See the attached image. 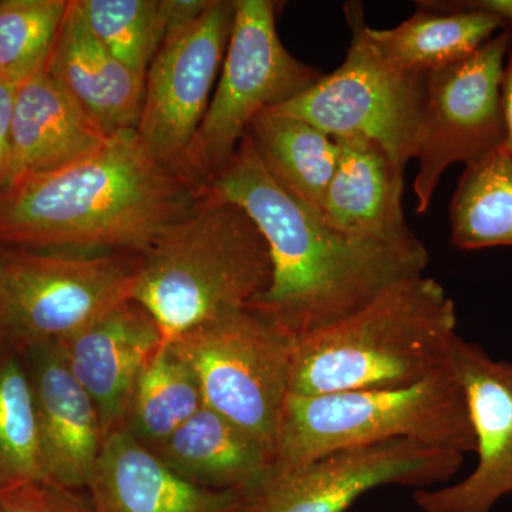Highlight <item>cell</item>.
Wrapping results in <instances>:
<instances>
[{"instance_id":"obj_20","label":"cell","mask_w":512,"mask_h":512,"mask_svg":"<svg viewBox=\"0 0 512 512\" xmlns=\"http://www.w3.org/2000/svg\"><path fill=\"white\" fill-rule=\"evenodd\" d=\"M178 476L218 491H242L274 464L271 448L207 407L148 447Z\"/></svg>"},{"instance_id":"obj_30","label":"cell","mask_w":512,"mask_h":512,"mask_svg":"<svg viewBox=\"0 0 512 512\" xmlns=\"http://www.w3.org/2000/svg\"><path fill=\"white\" fill-rule=\"evenodd\" d=\"M424 8L437 10H464L493 16L503 23L504 29L512 30V0H461V2H420Z\"/></svg>"},{"instance_id":"obj_27","label":"cell","mask_w":512,"mask_h":512,"mask_svg":"<svg viewBox=\"0 0 512 512\" xmlns=\"http://www.w3.org/2000/svg\"><path fill=\"white\" fill-rule=\"evenodd\" d=\"M70 0L0 2V77L22 83L49 63Z\"/></svg>"},{"instance_id":"obj_11","label":"cell","mask_w":512,"mask_h":512,"mask_svg":"<svg viewBox=\"0 0 512 512\" xmlns=\"http://www.w3.org/2000/svg\"><path fill=\"white\" fill-rule=\"evenodd\" d=\"M464 456L397 439L342 448L299 466H276L242 491V512H346L362 495L403 485L437 487L456 476Z\"/></svg>"},{"instance_id":"obj_14","label":"cell","mask_w":512,"mask_h":512,"mask_svg":"<svg viewBox=\"0 0 512 512\" xmlns=\"http://www.w3.org/2000/svg\"><path fill=\"white\" fill-rule=\"evenodd\" d=\"M164 343L156 320L133 299L59 342L70 372L96 404L104 440L123 429L134 384Z\"/></svg>"},{"instance_id":"obj_17","label":"cell","mask_w":512,"mask_h":512,"mask_svg":"<svg viewBox=\"0 0 512 512\" xmlns=\"http://www.w3.org/2000/svg\"><path fill=\"white\" fill-rule=\"evenodd\" d=\"M109 138L46 64L23 80L16 92L6 185L26 175L66 167L92 154Z\"/></svg>"},{"instance_id":"obj_19","label":"cell","mask_w":512,"mask_h":512,"mask_svg":"<svg viewBox=\"0 0 512 512\" xmlns=\"http://www.w3.org/2000/svg\"><path fill=\"white\" fill-rule=\"evenodd\" d=\"M339 160L323 197L320 217L349 237L412 242L404 220L403 168L379 144L338 140Z\"/></svg>"},{"instance_id":"obj_24","label":"cell","mask_w":512,"mask_h":512,"mask_svg":"<svg viewBox=\"0 0 512 512\" xmlns=\"http://www.w3.org/2000/svg\"><path fill=\"white\" fill-rule=\"evenodd\" d=\"M450 220L457 248L512 247V154L507 148L466 168Z\"/></svg>"},{"instance_id":"obj_8","label":"cell","mask_w":512,"mask_h":512,"mask_svg":"<svg viewBox=\"0 0 512 512\" xmlns=\"http://www.w3.org/2000/svg\"><path fill=\"white\" fill-rule=\"evenodd\" d=\"M352 43L335 72L275 111L308 121L335 140L372 141L402 167L416 158L426 76L384 62L367 43L359 3L346 5Z\"/></svg>"},{"instance_id":"obj_16","label":"cell","mask_w":512,"mask_h":512,"mask_svg":"<svg viewBox=\"0 0 512 512\" xmlns=\"http://www.w3.org/2000/svg\"><path fill=\"white\" fill-rule=\"evenodd\" d=\"M87 488L93 512H242L244 507L239 491L185 480L124 430L104 440Z\"/></svg>"},{"instance_id":"obj_26","label":"cell","mask_w":512,"mask_h":512,"mask_svg":"<svg viewBox=\"0 0 512 512\" xmlns=\"http://www.w3.org/2000/svg\"><path fill=\"white\" fill-rule=\"evenodd\" d=\"M87 26L124 66L146 79L167 28L160 0H77Z\"/></svg>"},{"instance_id":"obj_10","label":"cell","mask_w":512,"mask_h":512,"mask_svg":"<svg viewBox=\"0 0 512 512\" xmlns=\"http://www.w3.org/2000/svg\"><path fill=\"white\" fill-rule=\"evenodd\" d=\"M512 30L491 37L473 55L426 76L417 143L416 211H427L444 171L480 163L505 147L503 82Z\"/></svg>"},{"instance_id":"obj_1","label":"cell","mask_w":512,"mask_h":512,"mask_svg":"<svg viewBox=\"0 0 512 512\" xmlns=\"http://www.w3.org/2000/svg\"><path fill=\"white\" fill-rule=\"evenodd\" d=\"M202 192L241 207L261 232L272 281L249 308L292 340L348 318L390 286L423 275L429 264L419 239L355 238L329 227L276 183L247 134Z\"/></svg>"},{"instance_id":"obj_29","label":"cell","mask_w":512,"mask_h":512,"mask_svg":"<svg viewBox=\"0 0 512 512\" xmlns=\"http://www.w3.org/2000/svg\"><path fill=\"white\" fill-rule=\"evenodd\" d=\"M20 83L0 77V187L8 184L10 161V130L13 106Z\"/></svg>"},{"instance_id":"obj_32","label":"cell","mask_w":512,"mask_h":512,"mask_svg":"<svg viewBox=\"0 0 512 512\" xmlns=\"http://www.w3.org/2000/svg\"><path fill=\"white\" fill-rule=\"evenodd\" d=\"M503 109L505 128H507V140H505V148H507L508 153L512 154V57L510 64L505 66L503 82Z\"/></svg>"},{"instance_id":"obj_25","label":"cell","mask_w":512,"mask_h":512,"mask_svg":"<svg viewBox=\"0 0 512 512\" xmlns=\"http://www.w3.org/2000/svg\"><path fill=\"white\" fill-rule=\"evenodd\" d=\"M47 481L37 434L29 370L9 350H0V494Z\"/></svg>"},{"instance_id":"obj_22","label":"cell","mask_w":512,"mask_h":512,"mask_svg":"<svg viewBox=\"0 0 512 512\" xmlns=\"http://www.w3.org/2000/svg\"><path fill=\"white\" fill-rule=\"evenodd\" d=\"M245 134L276 183L320 214L338 165V140L308 121L272 109L256 114Z\"/></svg>"},{"instance_id":"obj_9","label":"cell","mask_w":512,"mask_h":512,"mask_svg":"<svg viewBox=\"0 0 512 512\" xmlns=\"http://www.w3.org/2000/svg\"><path fill=\"white\" fill-rule=\"evenodd\" d=\"M134 265L113 255L12 252L0 259V339L29 350L63 342L130 299Z\"/></svg>"},{"instance_id":"obj_3","label":"cell","mask_w":512,"mask_h":512,"mask_svg":"<svg viewBox=\"0 0 512 512\" xmlns=\"http://www.w3.org/2000/svg\"><path fill=\"white\" fill-rule=\"evenodd\" d=\"M458 338L453 299L436 279L413 276L293 340L289 390L313 396L410 386L450 370Z\"/></svg>"},{"instance_id":"obj_12","label":"cell","mask_w":512,"mask_h":512,"mask_svg":"<svg viewBox=\"0 0 512 512\" xmlns=\"http://www.w3.org/2000/svg\"><path fill=\"white\" fill-rule=\"evenodd\" d=\"M234 13L235 0H211L200 18L165 36L147 70L136 131L148 150L183 178L188 148L220 76Z\"/></svg>"},{"instance_id":"obj_4","label":"cell","mask_w":512,"mask_h":512,"mask_svg":"<svg viewBox=\"0 0 512 512\" xmlns=\"http://www.w3.org/2000/svg\"><path fill=\"white\" fill-rule=\"evenodd\" d=\"M272 281L268 245L247 212L201 192L134 265L130 299L143 306L165 343L249 308Z\"/></svg>"},{"instance_id":"obj_7","label":"cell","mask_w":512,"mask_h":512,"mask_svg":"<svg viewBox=\"0 0 512 512\" xmlns=\"http://www.w3.org/2000/svg\"><path fill=\"white\" fill-rule=\"evenodd\" d=\"M293 340L251 308L188 330L168 345L190 366L204 407L271 448L291 393Z\"/></svg>"},{"instance_id":"obj_18","label":"cell","mask_w":512,"mask_h":512,"mask_svg":"<svg viewBox=\"0 0 512 512\" xmlns=\"http://www.w3.org/2000/svg\"><path fill=\"white\" fill-rule=\"evenodd\" d=\"M47 67L107 136L136 130L146 79L101 45L87 26L77 0L69 2Z\"/></svg>"},{"instance_id":"obj_31","label":"cell","mask_w":512,"mask_h":512,"mask_svg":"<svg viewBox=\"0 0 512 512\" xmlns=\"http://www.w3.org/2000/svg\"><path fill=\"white\" fill-rule=\"evenodd\" d=\"M211 5V0H160L167 35L190 25Z\"/></svg>"},{"instance_id":"obj_2","label":"cell","mask_w":512,"mask_h":512,"mask_svg":"<svg viewBox=\"0 0 512 512\" xmlns=\"http://www.w3.org/2000/svg\"><path fill=\"white\" fill-rule=\"evenodd\" d=\"M200 195L136 130L124 131L66 167L2 188L0 239L33 249L143 254Z\"/></svg>"},{"instance_id":"obj_21","label":"cell","mask_w":512,"mask_h":512,"mask_svg":"<svg viewBox=\"0 0 512 512\" xmlns=\"http://www.w3.org/2000/svg\"><path fill=\"white\" fill-rule=\"evenodd\" d=\"M504 29L493 16L464 10H419L392 29L365 26L370 47L403 72L429 74L473 55Z\"/></svg>"},{"instance_id":"obj_13","label":"cell","mask_w":512,"mask_h":512,"mask_svg":"<svg viewBox=\"0 0 512 512\" xmlns=\"http://www.w3.org/2000/svg\"><path fill=\"white\" fill-rule=\"evenodd\" d=\"M450 370L466 397L477 466L456 484L417 490L414 503L423 512H491L512 494V360L458 338Z\"/></svg>"},{"instance_id":"obj_15","label":"cell","mask_w":512,"mask_h":512,"mask_svg":"<svg viewBox=\"0 0 512 512\" xmlns=\"http://www.w3.org/2000/svg\"><path fill=\"white\" fill-rule=\"evenodd\" d=\"M26 352L47 481L69 490L87 488L104 444L96 404L70 372L59 343Z\"/></svg>"},{"instance_id":"obj_5","label":"cell","mask_w":512,"mask_h":512,"mask_svg":"<svg viewBox=\"0 0 512 512\" xmlns=\"http://www.w3.org/2000/svg\"><path fill=\"white\" fill-rule=\"evenodd\" d=\"M397 439L476 451L463 389L451 370L389 389L289 393L275 440L276 466H299L342 448Z\"/></svg>"},{"instance_id":"obj_6","label":"cell","mask_w":512,"mask_h":512,"mask_svg":"<svg viewBox=\"0 0 512 512\" xmlns=\"http://www.w3.org/2000/svg\"><path fill=\"white\" fill-rule=\"evenodd\" d=\"M323 74L282 45L271 0H235L220 79L185 157L183 175L202 191L234 157L256 114L308 90Z\"/></svg>"},{"instance_id":"obj_23","label":"cell","mask_w":512,"mask_h":512,"mask_svg":"<svg viewBox=\"0 0 512 512\" xmlns=\"http://www.w3.org/2000/svg\"><path fill=\"white\" fill-rule=\"evenodd\" d=\"M204 407L190 366L164 343L141 370L124 419V431L144 446L167 439Z\"/></svg>"},{"instance_id":"obj_28","label":"cell","mask_w":512,"mask_h":512,"mask_svg":"<svg viewBox=\"0 0 512 512\" xmlns=\"http://www.w3.org/2000/svg\"><path fill=\"white\" fill-rule=\"evenodd\" d=\"M0 512H93V507L77 490L33 481L0 494Z\"/></svg>"}]
</instances>
